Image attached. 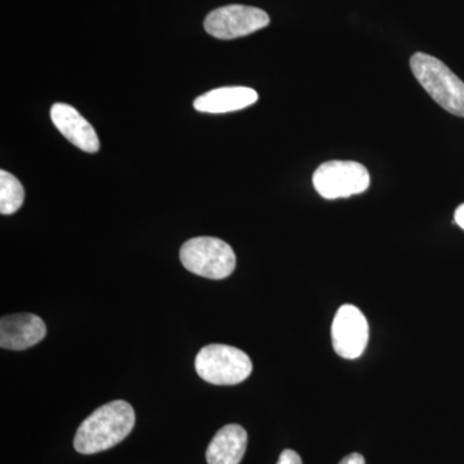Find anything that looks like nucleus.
Here are the masks:
<instances>
[{"mask_svg": "<svg viewBox=\"0 0 464 464\" xmlns=\"http://www.w3.org/2000/svg\"><path fill=\"white\" fill-rule=\"evenodd\" d=\"M136 414L130 402L123 400L108 402L81 424L74 439L75 450L91 456L114 448L132 432Z\"/></svg>", "mask_w": 464, "mask_h": 464, "instance_id": "f257e3e1", "label": "nucleus"}, {"mask_svg": "<svg viewBox=\"0 0 464 464\" xmlns=\"http://www.w3.org/2000/svg\"><path fill=\"white\" fill-rule=\"evenodd\" d=\"M411 67L415 79L442 109L464 118V83L442 61L418 52L411 58Z\"/></svg>", "mask_w": 464, "mask_h": 464, "instance_id": "f03ea898", "label": "nucleus"}, {"mask_svg": "<svg viewBox=\"0 0 464 464\" xmlns=\"http://www.w3.org/2000/svg\"><path fill=\"white\" fill-rule=\"evenodd\" d=\"M195 369L208 383L234 386L252 374L253 364L239 348L216 343L201 348L195 359Z\"/></svg>", "mask_w": 464, "mask_h": 464, "instance_id": "7ed1b4c3", "label": "nucleus"}, {"mask_svg": "<svg viewBox=\"0 0 464 464\" xmlns=\"http://www.w3.org/2000/svg\"><path fill=\"white\" fill-rule=\"evenodd\" d=\"M179 258L186 270L212 280L226 279L237 267L234 250L217 237H200L186 241L179 250Z\"/></svg>", "mask_w": 464, "mask_h": 464, "instance_id": "20e7f679", "label": "nucleus"}, {"mask_svg": "<svg viewBox=\"0 0 464 464\" xmlns=\"http://www.w3.org/2000/svg\"><path fill=\"white\" fill-rule=\"evenodd\" d=\"M314 188L324 199L334 200L362 194L371 186V174L356 161L332 160L317 168Z\"/></svg>", "mask_w": 464, "mask_h": 464, "instance_id": "39448f33", "label": "nucleus"}, {"mask_svg": "<svg viewBox=\"0 0 464 464\" xmlns=\"http://www.w3.org/2000/svg\"><path fill=\"white\" fill-rule=\"evenodd\" d=\"M268 24L270 17L262 9L231 5L210 12L204 21V29L213 38L230 41L258 32Z\"/></svg>", "mask_w": 464, "mask_h": 464, "instance_id": "423d86ee", "label": "nucleus"}, {"mask_svg": "<svg viewBox=\"0 0 464 464\" xmlns=\"http://www.w3.org/2000/svg\"><path fill=\"white\" fill-rule=\"evenodd\" d=\"M369 341V324L364 314L353 304H344L335 314L332 343L337 355L353 360L362 355Z\"/></svg>", "mask_w": 464, "mask_h": 464, "instance_id": "0eeeda50", "label": "nucleus"}, {"mask_svg": "<svg viewBox=\"0 0 464 464\" xmlns=\"http://www.w3.org/2000/svg\"><path fill=\"white\" fill-rule=\"evenodd\" d=\"M47 334V326L34 314H14L0 320V346L7 350H26L38 344Z\"/></svg>", "mask_w": 464, "mask_h": 464, "instance_id": "6e6552de", "label": "nucleus"}, {"mask_svg": "<svg viewBox=\"0 0 464 464\" xmlns=\"http://www.w3.org/2000/svg\"><path fill=\"white\" fill-rule=\"evenodd\" d=\"M51 119L54 127L76 148L90 154L99 151V136L78 110L67 103H54L51 108Z\"/></svg>", "mask_w": 464, "mask_h": 464, "instance_id": "1a4fd4ad", "label": "nucleus"}, {"mask_svg": "<svg viewBox=\"0 0 464 464\" xmlns=\"http://www.w3.org/2000/svg\"><path fill=\"white\" fill-rule=\"evenodd\" d=\"M258 93L248 87H222L207 92L194 102L195 110L207 114H226L255 105Z\"/></svg>", "mask_w": 464, "mask_h": 464, "instance_id": "9d476101", "label": "nucleus"}, {"mask_svg": "<svg viewBox=\"0 0 464 464\" xmlns=\"http://www.w3.org/2000/svg\"><path fill=\"white\" fill-rule=\"evenodd\" d=\"M248 444V433L239 424H227L216 433L207 449L208 464H240Z\"/></svg>", "mask_w": 464, "mask_h": 464, "instance_id": "9b49d317", "label": "nucleus"}, {"mask_svg": "<svg viewBox=\"0 0 464 464\" xmlns=\"http://www.w3.org/2000/svg\"><path fill=\"white\" fill-rule=\"evenodd\" d=\"M25 200V190L14 174L0 172V213L3 216L14 215Z\"/></svg>", "mask_w": 464, "mask_h": 464, "instance_id": "f8f14e48", "label": "nucleus"}, {"mask_svg": "<svg viewBox=\"0 0 464 464\" xmlns=\"http://www.w3.org/2000/svg\"><path fill=\"white\" fill-rule=\"evenodd\" d=\"M276 464H304L302 463L301 457L298 456V453H295V450H290V449H286L284 450L282 454H280L279 460H277Z\"/></svg>", "mask_w": 464, "mask_h": 464, "instance_id": "ddd939ff", "label": "nucleus"}, {"mask_svg": "<svg viewBox=\"0 0 464 464\" xmlns=\"http://www.w3.org/2000/svg\"><path fill=\"white\" fill-rule=\"evenodd\" d=\"M340 464H365V459L362 454L353 453L350 456L344 457Z\"/></svg>", "mask_w": 464, "mask_h": 464, "instance_id": "4468645a", "label": "nucleus"}, {"mask_svg": "<svg viewBox=\"0 0 464 464\" xmlns=\"http://www.w3.org/2000/svg\"><path fill=\"white\" fill-rule=\"evenodd\" d=\"M454 222L464 230V204H460L457 208L456 213H454Z\"/></svg>", "mask_w": 464, "mask_h": 464, "instance_id": "2eb2a0df", "label": "nucleus"}]
</instances>
